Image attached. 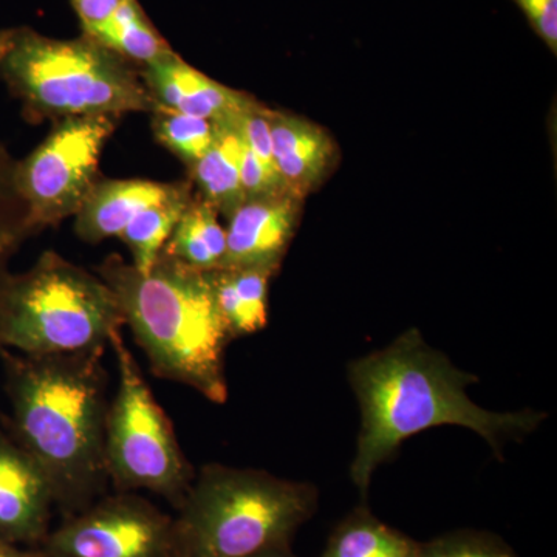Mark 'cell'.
Instances as JSON below:
<instances>
[{"instance_id": "obj_26", "label": "cell", "mask_w": 557, "mask_h": 557, "mask_svg": "<svg viewBox=\"0 0 557 557\" xmlns=\"http://www.w3.org/2000/svg\"><path fill=\"white\" fill-rule=\"evenodd\" d=\"M248 557H299L292 552V547H277L265 549V552L256 553Z\"/></svg>"}, {"instance_id": "obj_19", "label": "cell", "mask_w": 557, "mask_h": 557, "mask_svg": "<svg viewBox=\"0 0 557 557\" xmlns=\"http://www.w3.org/2000/svg\"><path fill=\"white\" fill-rule=\"evenodd\" d=\"M218 215L207 201L193 197L161 252L190 269L219 270L226 252V230Z\"/></svg>"}, {"instance_id": "obj_7", "label": "cell", "mask_w": 557, "mask_h": 557, "mask_svg": "<svg viewBox=\"0 0 557 557\" xmlns=\"http://www.w3.org/2000/svg\"><path fill=\"white\" fill-rule=\"evenodd\" d=\"M109 347L115 354L119 387L106 418L108 478L119 491H149L178 508L196 478L193 467L121 330L113 333Z\"/></svg>"}, {"instance_id": "obj_12", "label": "cell", "mask_w": 557, "mask_h": 557, "mask_svg": "<svg viewBox=\"0 0 557 557\" xmlns=\"http://www.w3.org/2000/svg\"><path fill=\"white\" fill-rule=\"evenodd\" d=\"M139 72L157 108L178 110L211 123L242 115L259 104L251 95L209 78L175 51Z\"/></svg>"}, {"instance_id": "obj_17", "label": "cell", "mask_w": 557, "mask_h": 557, "mask_svg": "<svg viewBox=\"0 0 557 557\" xmlns=\"http://www.w3.org/2000/svg\"><path fill=\"white\" fill-rule=\"evenodd\" d=\"M417 541L361 505L335 527L319 557H417Z\"/></svg>"}, {"instance_id": "obj_16", "label": "cell", "mask_w": 557, "mask_h": 557, "mask_svg": "<svg viewBox=\"0 0 557 557\" xmlns=\"http://www.w3.org/2000/svg\"><path fill=\"white\" fill-rule=\"evenodd\" d=\"M270 269H219L208 271L215 302L231 336L255 335L269 324Z\"/></svg>"}, {"instance_id": "obj_11", "label": "cell", "mask_w": 557, "mask_h": 557, "mask_svg": "<svg viewBox=\"0 0 557 557\" xmlns=\"http://www.w3.org/2000/svg\"><path fill=\"white\" fill-rule=\"evenodd\" d=\"M302 203L288 193L245 200L228 218L220 269L277 271L298 228Z\"/></svg>"}, {"instance_id": "obj_4", "label": "cell", "mask_w": 557, "mask_h": 557, "mask_svg": "<svg viewBox=\"0 0 557 557\" xmlns=\"http://www.w3.org/2000/svg\"><path fill=\"white\" fill-rule=\"evenodd\" d=\"M0 81L32 121L152 112L141 72L97 40L53 39L30 27L0 30Z\"/></svg>"}, {"instance_id": "obj_10", "label": "cell", "mask_w": 557, "mask_h": 557, "mask_svg": "<svg viewBox=\"0 0 557 557\" xmlns=\"http://www.w3.org/2000/svg\"><path fill=\"white\" fill-rule=\"evenodd\" d=\"M53 505L49 479L0 421V541H44Z\"/></svg>"}, {"instance_id": "obj_22", "label": "cell", "mask_w": 557, "mask_h": 557, "mask_svg": "<svg viewBox=\"0 0 557 557\" xmlns=\"http://www.w3.org/2000/svg\"><path fill=\"white\" fill-rule=\"evenodd\" d=\"M16 160L0 143V281L9 273V262L22 242L32 236L24 205L14 188Z\"/></svg>"}, {"instance_id": "obj_8", "label": "cell", "mask_w": 557, "mask_h": 557, "mask_svg": "<svg viewBox=\"0 0 557 557\" xmlns=\"http://www.w3.org/2000/svg\"><path fill=\"white\" fill-rule=\"evenodd\" d=\"M116 123L110 115L58 121L38 148L16 160L14 188L32 234L78 214L101 180V153Z\"/></svg>"}, {"instance_id": "obj_13", "label": "cell", "mask_w": 557, "mask_h": 557, "mask_svg": "<svg viewBox=\"0 0 557 557\" xmlns=\"http://www.w3.org/2000/svg\"><path fill=\"white\" fill-rule=\"evenodd\" d=\"M273 159L285 189L306 200L339 161V148L324 127L313 121L269 109Z\"/></svg>"}, {"instance_id": "obj_2", "label": "cell", "mask_w": 557, "mask_h": 557, "mask_svg": "<svg viewBox=\"0 0 557 557\" xmlns=\"http://www.w3.org/2000/svg\"><path fill=\"white\" fill-rule=\"evenodd\" d=\"M102 350L28 357L0 350L11 434L49 479L54 505L94 504L108 483V381Z\"/></svg>"}, {"instance_id": "obj_18", "label": "cell", "mask_w": 557, "mask_h": 557, "mask_svg": "<svg viewBox=\"0 0 557 557\" xmlns=\"http://www.w3.org/2000/svg\"><path fill=\"white\" fill-rule=\"evenodd\" d=\"M89 38L138 70L174 51L138 0H123L115 13Z\"/></svg>"}, {"instance_id": "obj_9", "label": "cell", "mask_w": 557, "mask_h": 557, "mask_svg": "<svg viewBox=\"0 0 557 557\" xmlns=\"http://www.w3.org/2000/svg\"><path fill=\"white\" fill-rule=\"evenodd\" d=\"M46 557H174V519L120 491L73 512L44 539Z\"/></svg>"}, {"instance_id": "obj_21", "label": "cell", "mask_w": 557, "mask_h": 557, "mask_svg": "<svg viewBox=\"0 0 557 557\" xmlns=\"http://www.w3.org/2000/svg\"><path fill=\"white\" fill-rule=\"evenodd\" d=\"M150 113L153 137L182 160L188 170L214 143L215 127L211 121L164 108H156Z\"/></svg>"}, {"instance_id": "obj_3", "label": "cell", "mask_w": 557, "mask_h": 557, "mask_svg": "<svg viewBox=\"0 0 557 557\" xmlns=\"http://www.w3.org/2000/svg\"><path fill=\"white\" fill-rule=\"evenodd\" d=\"M98 276L112 288L124 325L148 358L153 375L194 388L223 405L231 336L215 302L208 271L190 269L161 252L148 273L120 256H109Z\"/></svg>"}, {"instance_id": "obj_5", "label": "cell", "mask_w": 557, "mask_h": 557, "mask_svg": "<svg viewBox=\"0 0 557 557\" xmlns=\"http://www.w3.org/2000/svg\"><path fill=\"white\" fill-rule=\"evenodd\" d=\"M318 504V487L309 482L209 463L178 505L174 557H248L292 547Z\"/></svg>"}, {"instance_id": "obj_23", "label": "cell", "mask_w": 557, "mask_h": 557, "mask_svg": "<svg viewBox=\"0 0 557 557\" xmlns=\"http://www.w3.org/2000/svg\"><path fill=\"white\" fill-rule=\"evenodd\" d=\"M417 557H519L497 534L480 530H457L418 542Z\"/></svg>"}, {"instance_id": "obj_6", "label": "cell", "mask_w": 557, "mask_h": 557, "mask_svg": "<svg viewBox=\"0 0 557 557\" xmlns=\"http://www.w3.org/2000/svg\"><path fill=\"white\" fill-rule=\"evenodd\" d=\"M123 325L112 288L58 252L0 281V350L28 357L102 350Z\"/></svg>"}, {"instance_id": "obj_15", "label": "cell", "mask_w": 557, "mask_h": 557, "mask_svg": "<svg viewBox=\"0 0 557 557\" xmlns=\"http://www.w3.org/2000/svg\"><path fill=\"white\" fill-rule=\"evenodd\" d=\"M237 116L214 123V143L189 168L190 183L199 188L200 199L226 219L245 201L239 172L242 138Z\"/></svg>"}, {"instance_id": "obj_1", "label": "cell", "mask_w": 557, "mask_h": 557, "mask_svg": "<svg viewBox=\"0 0 557 557\" xmlns=\"http://www.w3.org/2000/svg\"><path fill=\"white\" fill-rule=\"evenodd\" d=\"M347 372L361 409L350 478L362 498L376 469L406 440L426 429L443 424L471 429L502 460L505 443L533 434L547 418L534 409L500 413L480 408L467 392L478 376L456 368L445 354L429 346L418 329L355 359Z\"/></svg>"}, {"instance_id": "obj_24", "label": "cell", "mask_w": 557, "mask_h": 557, "mask_svg": "<svg viewBox=\"0 0 557 557\" xmlns=\"http://www.w3.org/2000/svg\"><path fill=\"white\" fill-rule=\"evenodd\" d=\"M545 46L557 53V0H512Z\"/></svg>"}, {"instance_id": "obj_20", "label": "cell", "mask_w": 557, "mask_h": 557, "mask_svg": "<svg viewBox=\"0 0 557 557\" xmlns=\"http://www.w3.org/2000/svg\"><path fill=\"white\" fill-rule=\"evenodd\" d=\"M193 197L189 193L166 203L146 208L120 234V239L129 247L131 263L139 273H148L152 269Z\"/></svg>"}, {"instance_id": "obj_27", "label": "cell", "mask_w": 557, "mask_h": 557, "mask_svg": "<svg viewBox=\"0 0 557 557\" xmlns=\"http://www.w3.org/2000/svg\"><path fill=\"white\" fill-rule=\"evenodd\" d=\"M0 557H33L30 555H25V553L20 552L16 548V545H11L9 542L0 541Z\"/></svg>"}, {"instance_id": "obj_14", "label": "cell", "mask_w": 557, "mask_h": 557, "mask_svg": "<svg viewBox=\"0 0 557 557\" xmlns=\"http://www.w3.org/2000/svg\"><path fill=\"white\" fill-rule=\"evenodd\" d=\"M193 193V183L101 178L75 215V233L87 244L120 237L139 212Z\"/></svg>"}, {"instance_id": "obj_25", "label": "cell", "mask_w": 557, "mask_h": 557, "mask_svg": "<svg viewBox=\"0 0 557 557\" xmlns=\"http://www.w3.org/2000/svg\"><path fill=\"white\" fill-rule=\"evenodd\" d=\"M83 35L90 36L115 13L123 0H70Z\"/></svg>"}]
</instances>
